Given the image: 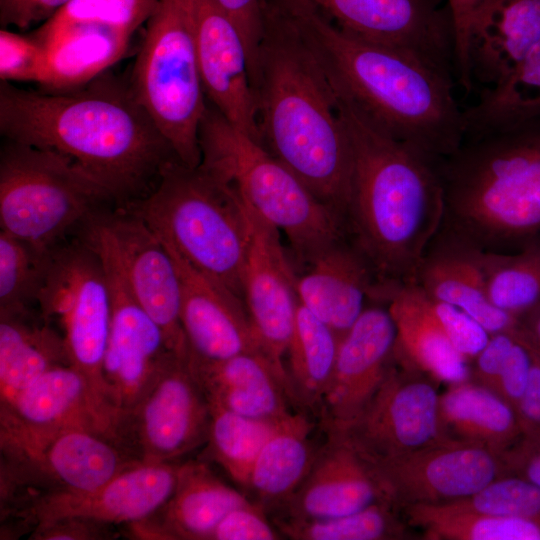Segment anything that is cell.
Wrapping results in <instances>:
<instances>
[{"mask_svg":"<svg viewBox=\"0 0 540 540\" xmlns=\"http://www.w3.org/2000/svg\"><path fill=\"white\" fill-rule=\"evenodd\" d=\"M0 133L71 159L120 206L151 191L177 158L129 83L104 74L65 92L1 81Z\"/></svg>","mask_w":540,"mask_h":540,"instance_id":"obj_1","label":"cell"},{"mask_svg":"<svg viewBox=\"0 0 540 540\" xmlns=\"http://www.w3.org/2000/svg\"><path fill=\"white\" fill-rule=\"evenodd\" d=\"M270 1L293 22L334 92L373 127L435 162L464 143L452 74L345 33L304 3Z\"/></svg>","mask_w":540,"mask_h":540,"instance_id":"obj_2","label":"cell"},{"mask_svg":"<svg viewBox=\"0 0 540 540\" xmlns=\"http://www.w3.org/2000/svg\"><path fill=\"white\" fill-rule=\"evenodd\" d=\"M250 82L260 143L346 225L353 152L336 94L287 14L263 0Z\"/></svg>","mask_w":540,"mask_h":540,"instance_id":"obj_3","label":"cell"},{"mask_svg":"<svg viewBox=\"0 0 540 540\" xmlns=\"http://www.w3.org/2000/svg\"><path fill=\"white\" fill-rule=\"evenodd\" d=\"M336 97L353 152L347 238L370 264L379 297L413 283L443 222V188L435 161L382 133Z\"/></svg>","mask_w":540,"mask_h":540,"instance_id":"obj_4","label":"cell"},{"mask_svg":"<svg viewBox=\"0 0 540 540\" xmlns=\"http://www.w3.org/2000/svg\"><path fill=\"white\" fill-rule=\"evenodd\" d=\"M436 168L441 229L501 253L540 237V125L464 141Z\"/></svg>","mask_w":540,"mask_h":540,"instance_id":"obj_5","label":"cell"},{"mask_svg":"<svg viewBox=\"0 0 540 540\" xmlns=\"http://www.w3.org/2000/svg\"><path fill=\"white\" fill-rule=\"evenodd\" d=\"M121 207L244 302L249 233L241 199L232 187L201 165L192 168L175 158L151 191Z\"/></svg>","mask_w":540,"mask_h":540,"instance_id":"obj_6","label":"cell"},{"mask_svg":"<svg viewBox=\"0 0 540 540\" xmlns=\"http://www.w3.org/2000/svg\"><path fill=\"white\" fill-rule=\"evenodd\" d=\"M199 141L200 165L284 233L299 267L347 238L345 222L339 215L319 201L259 141L233 126L208 101Z\"/></svg>","mask_w":540,"mask_h":540,"instance_id":"obj_7","label":"cell"},{"mask_svg":"<svg viewBox=\"0 0 540 540\" xmlns=\"http://www.w3.org/2000/svg\"><path fill=\"white\" fill-rule=\"evenodd\" d=\"M129 86L178 160L198 167L199 130L207 100L198 64L192 0H159L146 22Z\"/></svg>","mask_w":540,"mask_h":540,"instance_id":"obj_8","label":"cell"},{"mask_svg":"<svg viewBox=\"0 0 540 540\" xmlns=\"http://www.w3.org/2000/svg\"><path fill=\"white\" fill-rule=\"evenodd\" d=\"M114 202L71 159L7 141L0 153L1 230L41 251L64 242L100 207Z\"/></svg>","mask_w":540,"mask_h":540,"instance_id":"obj_9","label":"cell"},{"mask_svg":"<svg viewBox=\"0 0 540 540\" xmlns=\"http://www.w3.org/2000/svg\"><path fill=\"white\" fill-rule=\"evenodd\" d=\"M37 307L46 320L59 322L71 366L117 416L103 375L111 319L109 288L99 255L83 237L48 252Z\"/></svg>","mask_w":540,"mask_h":540,"instance_id":"obj_10","label":"cell"},{"mask_svg":"<svg viewBox=\"0 0 540 540\" xmlns=\"http://www.w3.org/2000/svg\"><path fill=\"white\" fill-rule=\"evenodd\" d=\"M82 237L99 255L109 288L111 319L103 375L109 402L120 417L142 398L175 352L131 291L100 215L87 223Z\"/></svg>","mask_w":540,"mask_h":540,"instance_id":"obj_11","label":"cell"},{"mask_svg":"<svg viewBox=\"0 0 540 540\" xmlns=\"http://www.w3.org/2000/svg\"><path fill=\"white\" fill-rule=\"evenodd\" d=\"M173 353L142 398L117 423V440L137 462L168 463L206 444L210 404L188 363Z\"/></svg>","mask_w":540,"mask_h":540,"instance_id":"obj_12","label":"cell"},{"mask_svg":"<svg viewBox=\"0 0 540 540\" xmlns=\"http://www.w3.org/2000/svg\"><path fill=\"white\" fill-rule=\"evenodd\" d=\"M396 346V345H395ZM394 364L361 414L336 433L372 464L434 445L439 423V381L395 349Z\"/></svg>","mask_w":540,"mask_h":540,"instance_id":"obj_13","label":"cell"},{"mask_svg":"<svg viewBox=\"0 0 540 540\" xmlns=\"http://www.w3.org/2000/svg\"><path fill=\"white\" fill-rule=\"evenodd\" d=\"M117 417L73 366L55 367L0 406L1 456L23 457L74 428L117 440Z\"/></svg>","mask_w":540,"mask_h":540,"instance_id":"obj_14","label":"cell"},{"mask_svg":"<svg viewBox=\"0 0 540 540\" xmlns=\"http://www.w3.org/2000/svg\"><path fill=\"white\" fill-rule=\"evenodd\" d=\"M137 463L111 437L74 428L30 455L1 456L0 484L32 501L53 493L93 491Z\"/></svg>","mask_w":540,"mask_h":540,"instance_id":"obj_15","label":"cell"},{"mask_svg":"<svg viewBox=\"0 0 540 540\" xmlns=\"http://www.w3.org/2000/svg\"><path fill=\"white\" fill-rule=\"evenodd\" d=\"M345 33L407 51L452 74L451 17L441 0H295Z\"/></svg>","mask_w":540,"mask_h":540,"instance_id":"obj_16","label":"cell"},{"mask_svg":"<svg viewBox=\"0 0 540 540\" xmlns=\"http://www.w3.org/2000/svg\"><path fill=\"white\" fill-rule=\"evenodd\" d=\"M373 466L388 498L400 511L408 505L467 498L492 481L512 475L506 454L453 440Z\"/></svg>","mask_w":540,"mask_h":540,"instance_id":"obj_17","label":"cell"},{"mask_svg":"<svg viewBox=\"0 0 540 540\" xmlns=\"http://www.w3.org/2000/svg\"><path fill=\"white\" fill-rule=\"evenodd\" d=\"M240 199L249 233L243 274L244 303L262 353L288 390L284 359L299 304L297 272L285 253L280 231Z\"/></svg>","mask_w":540,"mask_h":540,"instance_id":"obj_18","label":"cell"},{"mask_svg":"<svg viewBox=\"0 0 540 540\" xmlns=\"http://www.w3.org/2000/svg\"><path fill=\"white\" fill-rule=\"evenodd\" d=\"M179 465L139 462L89 492L40 496L4 524L11 538L30 534L41 522L60 517H84L113 525L144 520L172 495Z\"/></svg>","mask_w":540,"mask_h":540,"instance_id":"obj_19","label":"cell"},{"mask_svg":"<svg viewBox=\"0 0 540 540\" xmlns=\"http://www.w3.org/2000/svg\"><path fill=\"white\" fill-rule=\"evenodd\" d=\"M396 336L388 305L371 302L339 339L318 417L325 433L347 426L371 401L394 364Z\"/></svg>","mask_w":540,"mask_h":540,"instance_id":"obj_20","label":"cell"},{"mask_svg":"<svg viewBox=\"0 0 540 540\" xmlns=\"http://www.w3.org/2000/svg\"><path fill=\"white\" fill-rule=\"evenodd\" d=\"M100 216L112 234L135 298L161 328L169 348L189 357L180 319V281L169 252L154 231L127 209Z\"/></svg>","mask_w":540,"mask_h":540,"instance_id":"obj_21","label":"cell"},{"mask_svg":"<svg viewBox=\"0 0 540 540\" xmlns=\"http://www.w3.org/2000/svg\"><path fill=\"white\" fill-rule=\"evenodd\" d=\"M195 42L206 100L260 142L243 38L216 0H192Z\"/></svg>","mask_w":540,"mask_h":540,"instance_id":"obj_22","label":"cell"},{"mask_svg":"<svg viewBox=\"0 0 540 540\" xmlns=\"http://www.w3.org/2000/svg\"><path fill=\"white\" fill-rule=\"evenodd\" d=\"M161 242L175 263L180 281V319L189 356L220 361L244 353H262L245 303L171 245Z\"/></svg>","mask_w":540,"mask_h":540,"instance_id":"obj_23","label":"cell"},{"mask_svg":"<svg viewBox=\"0 0 540 540\" xmlns=\"http://www.w3.org/2000/svg\"><path fill=\"white\" fill-rule=\"evenodd\" d=\"M325 434L306 477L273 518L328 519L391 501L373 464L341 435Z\"/></svg>","mask_w":540,"mask_h":540,"instance_id":"obj_24","label":"cell"},{"mask_svg":"<svg viewBox=\"0 0 540 540\" xmlns=\"http://www.w3.org/2000/svg\"><path fill=\"white\" fill-rule=\"evenodd\" d=\"M251 500L213 473L204 460L179 465L170 498L153 514L126 525L137 539L210 540L220 521Z\"/></svg>","mask_w":540,"mask_h":540,"instance_id":"obj_25","label":"cell"},{"mask_svg":"<svg viewBox=\"0 0 540 540\" xmlns=\"http://www.w3.org/2000/svg\"><path fill=\"white\" fill-rule=\"evenodd\" d=\"M483 251L440 228L426 249L412 284L429 297L460 308L490 334L514 330L518 317L498 309L488 299Z\"/></svg>","mask_w":540,"mask_h":540,"instance_id":"obj_26","label":"cell"},{"mask_svg":"<svg viewBox=\"0 0 540 540\" xmlns=\"http://www.w3.org/2000/svg\"><path fill=\"white\" fill-rule=\"evenodd\" d=\"M376 286L370 264L348 238L327 247L296 277L299 303L339 339L373 301Z\"/></svg>","mask_w":540,"mask_h":540,"instance_id":"obj_27","label":"cell"},{"mask_svg":"<svg viewBox=\"0 0 540 540\" xmlns=\"http://www.w3.org/2000/svg\"><path fill=\"white\" fill-rule=\"evenodd\" d=\"M540 40V0H480L467 31L471 84L501 79Z\"/></svg>","mask_w":540,"mask_h":540,"instance_id":"obj_28","label":"cell"},{"mask_svg":"<svg viewBox=\"0 0 540 540\" xmlns=\"http://www.w3.org/2000/svg\"><path fill=\"white\" fill-rule=\"evenodd\" d=\"M188 363L210 403L242 416L277 422L294 412L284 380L262 353L220 361L189 356Z\"/></svg>","mask_w":540,"mask_h":540,"instance_id":"obj_29","label":"cell"},{"mask_svg":"<svg viewBox=\"0 0 540 540\" xmlns=\"http://www.w3.org/2000/svg\"><path fill=\"white\" fill-rule=\"evenodd\" d=\"M439 423L446 440L478 444L506 455L521 439L513 407L470 379L449 384L440 393Z\"/></svg>","mask_w":540,"mask_h":540,"instance_id":"obj_30","label":"cell"},{"mask_svg":"<svg viewBox=\"0 0 540 540\" xmlns=\"http://www.w3.org/2000/svg\"><path fill=\"white\" fill-rule=\"evenodd\" d=\"M465 141L540 125V40L463 110Z\"/></svg>","mask_w":540,"mask_h":540,"instance_id":"obj_31","label":"cell"},{"mask_svg":"<svg viewBox=\"0 0 540 540\" xmlns=\"http://www.w3.org/2000/svg\"><path fill=\"white\" fill-rule=\"evenodd\" d=\"M132 35L94 24L63 29L40 42L45 61L40 85L49 92L81 88L118 62Z\"/></svg>","mask_w":540,"mask_h":540,"instance_id":"obj_32","label":"cell"},{"mask_svg":"<svg viewBox=\"0 0 540 540\" xmlns=\"http://www.w3.org/2000/svg\"><path fill=\"white\" fill-rule=\"evenodd\" d=\"M386 302L396 326L398 353L440 383L469 379V362L452 345L415 285L393 289Z\"/></svg>","mask_w":540,"mask_h":540,"instance_id":"obj_33","label":"cell"},{"mask_svg":"<svg viewBox=\"0 0 540 540\" xmlns=\"http://www.w3.org/2000/svg\"><path fill=\"white\" fill-rule=\"evenodd\" d=\"M310 415L294 411L283 419L260 451L246 491L267 513H275L297 490L314 461Z\"/></svg>","mask_w":540,"mask_h":540,"instance_id":"obj_34","label":"cell"},{"mask_svg":"<svg viewBox=\"0 0 540 540\" xmlns=\"http://www.w3.org/2000/svg\"><path fill=\"white\" fill-rule=\"evenodd\" d=\"M62 365H71L63 335L40 312L0 317V406Z\"/></svg>","mask_w":540,"mask_h":540,"instance_id":"obj_35","label":"cell"},{"mask_svg":"<svg viewBox=\"0 0 540 540\" xmlns=\"http://www.w3.org/2000/svg\"><path fill=\"white\" fill-rule=\"evenodd\" d=\"M338 345L336 333L299 303L284 359L288 393L296 410L319 417Z\"/></svg>","mask_w":540,"mask_h":540,"instance_id":"obj_36","label":"cell"},{"mask_svg":"<svg viewBox=\"0 0 540 540\" xmlns=\"http://www.w3.org/2000/svg\"><path fill=\"white\" fill-rule=\"evenodd\" d=\"M411 528L427 540H540V523L524 518L463 510L444 504H414L401 509Z\"/></svg>","mask_w":540,"mask_h":540,"instance_id":"obj_37","label":"cell"},{"mask_svg":"<svg viewBox=\"0 0 540 540\" xmlns=\"http://www.w3.org/2000/svg\"><path fill=\"white\" fill-rule=\"evenodd\" d=\"M209 404L211 416L204 453L246 490L260 451L282 420L250 418Z\"/></svg>","mask_w":540,"mask_h":540,"instance_id":"obj_38","label":"cell"},{"mask_svg":"<svg viewBox=\"0 0 540 540\" xmlns=\"http://www.w3.org/2000/svg\"><path fill=\"white\" fill-rule=\"evenodd\" d=\"M272 522L282 536L294 540H401L411 536V527L400 509L389 500L334 518H272Z\"/></svg>","mask_w":540,"mask_h":540,"instance_id":"obj_39","label":"cell"},{"mask_svg":"<svg viewBox=\"0 0 540 540\" xmlns=\"http://www.w3.org/2000/svg\"><path fill=\"white\" fill-rule=\"evenodd\" d=\"M482 268L489 301L519 317L540 304V237L514 252L483 251Z\"/></svg>","mask_w":540,"mask_h":540,"instance_id":"obj_40","label":"cell"},{"mask_svg":"<svg viewBox=\"0 0 540 540\" xmlns=\"http://www.w3.org/2000/svg\"><path fill=\"white\" fill-rule=\"evenodd\" d=\"M49 251L0 231V317L34 313Z\"/></svg>","mask_w":540,"mask_h":540,"instance_id":"obj_41","label":"cell"},{"mask_svg":"<svg viewBox=\"0 0 540 540\" xmlns=\"http://www.w3.org/2000/svg\"><path fill=\"white\" fill-rule=\"evenodd\" d=\"M158 3L159 0H71L30 34L42 42L68 27L94 24L133 35L153 15Z\"/></svg>","mask_w":540,"mask_h":540,"instance_id":"obj_42","label":"cell"},{"mask_svg":"<svg viewBox=\"0 0 540 540\" xmlns=\"http://www.w3.org/2000/svg\"><path fill=\"white\" fill-rule=\"evenodd\" d=\"M441 504L540 523V487L516 475L498 478L470 497Z\"/></svg>","mask_w":540,"mask_h":540,"instance_id":"obj_43","label":"cell"},{"mask_svg":"<svg viewBox=\"0 0 540 540\" xmlns=\"http://www.w3.org/2000/svg\"><path fill=\"white\" fill-rule=\"evenodd\" d=\"M45 61L43 45L31 34L0 30V79L40 83Z\"/></svg>","mask_w":540,"mask_h":540,"instance_id":"obj_44","label":"cell"},{"mask_svg":"<svg viewBox=\"0 0 540 540\" xmlns=\"http://www.w3.org/2000/svg\"><path fill=\"white\" fill-rule=\"evenodd\" d=\"M420 292L426 307L436 322L440 325L455 349L470 364L473 358L485 347L491 334L460 308L433 299L421 290Z\"/></svg>","mask_w":540,"mask_h":540,"instance_id":"obj_45","label":"cell"},{"mask_svg":"<svg viewBox=\"0 0 540 540\" xmlns=\"http://www.w3.org/2000/svg\"><path fill=\"white\" fill-rule=\"evenodd\" d=\"M267 512L254 501L230 511L217 525L210 540H277L281 539Z\"/></svg>","mask_w":540,"mask_h":540,"instance_id":"obj_46","label":"cell"},{"mask_svg":"<svg viewBox=\"0 0 540 540\" xmlns=\"http://www.w3.org/2000/svg\"><path fill=\"white\" fill-rule=\"evenodd\" d=\"M527 347L531 352L532 364L526 390L515 409L521 439L508 454L511 469L516 460L540 445V355Z\"/></svg>","mask_w":540,"mask_h":540,"instance_id":"obj_47","label":"cell"},{"mask_svg":"<svg viewBox=\"0 0 540 540\" xmlns=\"http://www.w3.org/2000/svg\"><path fill=\"white\" fill-rule=\"evenodd\" d=\"M115 526L84 517H60L39 523L29 534L31 540H107L119 534Z\"/></svg>","mask_w":540,"mask_h":540,"instance_id":"obj_48","label":"cell"},{"mask_svg":"<svg viewBox=\"0 0 540 540\" xmlns=\"http://www.w3.org/2000/svg\"><path fill=\"white\" fill-rule=\"evenodd\" d=\"M515 341V329L491 334L485 347L470 362L469 379L495 392L500 373Z\"/></svg>","mask_w":540,"mask_h":540,"instance_id":"obj_49","label":"cell"},{"mask_svg":"<svg viewBox=\"0 0 540 540\" xmlns=\"http://www.w3.org/2000/svg\"><path fill=\"white\" fill-rule=\"evenodd\" d=\"M531 364V352L516 333V341L506 358L495 391L514 410L526 390Z\"/></svg>","mask_w":540,"mask_h":540,"instance_id":"obj_50","label":"cell"},{"mask_svg":"<svg viewBox=\"0 0 540 540\" xmlns=\"http://www.w3.org/2000/svg\"><path fill=\"white\" fill-rule=\"evenodd\" d=\"M231 18L245 43L249 72L254 65L263 29V0H216Z\"/></svg>","mask_w":540,"mask_h":540,"instance_id":"obj_51","label":"cell"},{"mask_svg":"<svg viewBox=\"0 0 540 540\" xmlns=\"http://www.w3.org/2000/svg\"><path fill=\"white\" fill-rule=\"evenodd\" d=\"M71 0H0V25L27 30L55 16Z\"/></svg>","mask_w":540,"mask_h":540,"instance_id":"obj_52","label":"cell"},{"mask_svg":"<svg viewBox=\"0 0 540 540\" xmlns=\"http://www.w3.org/2000/svg\"><path fill=\"white\" fill-rule=\"evenodd\" d=\"M446 1L453 27L454 69L461 86L468 92L472 84L467 62V31L473 9L480 0Z\"/></svg>","mask_w":540,"mask_h":540,"instance_id":"obj_53","label":"cell"},{"mask_svg":"<svg viewBox=\"0 0 540 540\" xmlns=\"http://www.w3.org/2000/svg\"><path fill=\"white\" fill-rule=\"evenodd\" d=\"M515 331L526 345L540 355V304L518 317Z\"/></svg>","mask_w":540,"mask_h":540,"instance_id":"obj_54","label":"cell"},{"mask_svg":"<svg viewBox=\"0 0 540 540\" xmlns=\"http://www.w3.org/2000/svg\"><path fill=\"white\" fill-rule=\"evenodd\" d=\"M512 473L540 487V445L516 460Z\"/></svg>","mask_w":540,"mask_h":540,"instance_id":"obj_55","label":"cell"}]
</instances>
